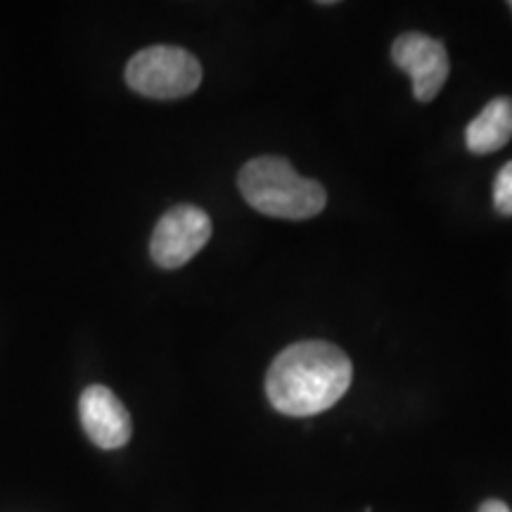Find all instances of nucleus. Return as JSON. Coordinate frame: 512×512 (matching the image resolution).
<instances>
[{
    "instance_id": "obj_1",
    "label": "nucleus",
    "mask_w": 512,
    "mask_h": 512,
    "mask_svg": "<svg viewBox=\"0 0 512 512\" xmlns=\"http://www.w3.org/2000/svg\"><path fill=\"white\" fill-rule=\"evenodd\" d=\"M351 361L330 342H297L275 356L266 375V396L278 413L292 418L318 415L347 394Z\"/></svg>"
},
{
    "instance_id": "obj_2",
    "label": "nucleus",
    "mask_w": 512,
    "mask_h": 512,
    "mask_svg": "<svg viewBox=\"0 0 512 512\" xmlns=\"http://www.w3.org/2000/svg\"><path fill=\"white\" fill-rule=\"evenodd\" d=\"M238 188L249 207L271 219L304 221L320 214L328 202L325 188L304 178L283 157H256L238 174Z\"/></svg>"
},
{
    "instance_id": "obj_3",
    "label": "nucleus",
    "mask_w": 512,
    "mask_h": 512,
    "mask_svg": "<svg viewBox=\"0 0 512 512\" xmlns=\"http://www.w3.org/2000/svg\"><path fill=\"white\" fill-rule=\"evenodd\" d=\"M126 83L145 98H185L200 88L202 64L178 46L143 48L126 64Z\"/></svg>"
},
{
    "instance_id": "obj_4",
    "label": "nucleus",
    "mask_w": 512,
    "mask_h": 512,
    "mask_svg": "<svg viewBox=\"0 0 512 512\" xmlns=\"http://www.w3.org/2000/svg\"><path fill=\"white\" fill-rule=\"evenodd\" d=\"M211 219L207 211L192 204H178L159 219L150 240L152 261L162 268H181L207 245Z\"/></svg>"
},
{
    "instance_id": "obj_5",
    "label": "nucleus",
    "mask_w": 512,
    "mask_h": 512,
    "mask_svg": "<svg viewBox=\"0 0 512 512\" xmlns=\"http://www.w3.org/2000/svg\"><path fill=\"white\" fill-rule=\"evenodd\" d=\"M392 60L413 79V95L418 102H432L437 98L451 72L444 43L420 31H406L396 38Z\"/></svg>"
},
{
    "instance_id": "obj_6",
    "label": "nucleus",
    "mask_w": 512,
    "mask_h": 512,
    "mask_svg": "<svg viewBox=\"0 0 512 512\" xmlns=\"http://www.w3.org/2000/svg\"><path fill=\"white\" fill-rule=\"evenodd\" d=\"M79 415L88 439L98 448L114 451V448L126 446L128 439H131V415H128L124 403L119 401V396L112 389L102 387V384H91L81 394Z\"/></svg>"
},
{
    "instance_id": "obj_7",
    "label": "nucleus",
    "mask_w": 512,
    "mask_h": 512,
    "mask_svg": "<svg viewBox=\"0 0 512 512\" xmlns=\"http://www.w3.org/2000/svg\"><path fill=\"white\" fill-rule=\"evenodd\" d=\"M512 140V98H496L467 124L465 145L475 155H491Z\"/></svg>"
},
{
    "instance_id": "obj_8",
    "label": "nucleus",
    "mask_w": 512,
    "mask_h": 512,
    "mask_svg": "<svg viewBox=\"0 0 512 512\" xmlns=\"http://www.w3.org/2000/svg\"><path fill=\"white\" fill-rule=\"evenodd\" d=\"M494 207L498 214L512 216V162L498 171L494 181Z\"/></svg>"
},
{
    "instance_id": "obj_9",
    "label": "nucleus",
    "mask_w": 512,
    "mask_h": 512,
    "mask_svg": "<svg viewBox=\"0 0 512 512\" xmlns=\"http://www.w3.org/2000/svg\"><path fill=\"white\" fill-rule=\"evenodd\" d=\"M477 512H512V510L503 501H496V498H491V501H484L482 505H479Z\"/></svg>"
},
{
    "instance_id": "obj_10",
    "label": "nucleus",
    "mask_w": 512,
    "mask_h": 512,
    "mask_svg": "<svg viewBox=\"0 0 512 512\" xmlns=\"http://www.w3.org/2000/svg\"><path fill=\"white\" fill-rule=\"evenodd\" d=\"M510 10H512V3H510Z\"/></svg>"
}]
</instances>
